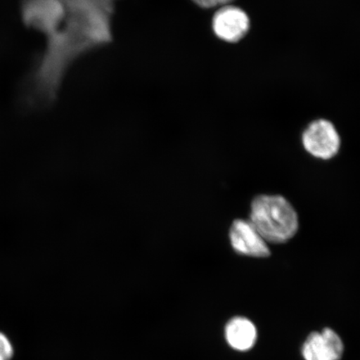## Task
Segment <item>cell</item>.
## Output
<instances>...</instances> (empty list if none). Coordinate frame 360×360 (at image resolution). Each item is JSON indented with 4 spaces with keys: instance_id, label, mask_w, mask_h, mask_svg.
Wrapping results in <instances>:
<instances>
[{
    "instance_id": "6da1fadb",
    "label": "cell",
    "mask_w": 360,
    "mask_h": 360,
    "mask_svg": "<svg viewBox=\"0 0 360 360\" xmlns=\"http://www.w3.org/2000/svg\"><path fill=\"white\" fill-rule=\"evenodd\" d=\"M117 1L65 0L64 15L45 36L46 46L31 75V102L55 101L71 65L112 41V21Z\"/></svg>"
},
{
    "instance_id": "7a4b0ae2",
    "label": "cell",
    "mask_w": 360,
    "mask_h": 360,
    "mask_svg": "<svg viewBox=\"0 0 360 360\" xmlns=\"http://www.w3.org/2000/svg\"><path fill=\"white\" fill-rule=\"evenodd\" d=\"M250 221L267 242L282 244L295 236L298 215L285 198L259 195L252 202Z\"/></svg>"
},
{
    "instance_id": "3957f363",
    "label": "cell",
    "mask_w": 360,
    "mask_h": 360,
    "mask_svg": "<svg viewBox=\"0 0 360 360\" xmlns=\"http://www.w3.org/2000/svg\"><path fill=\"white\" fill-rule=\"evenodd\" d=\"M65 12V0H22L24 24L47 36Z\"/></svg>"
},
{
    "instance_id": "277c9868",
    "label": "cell",
    "mask_w": 360,
    "mask_h": 360,
    "mask_svg": "<svg viewBox=\"0 0 360 360\" xmlns=\"http://www.w3.org/2000/svg\"><path fill=\"white\" fill-rule=\"evenodd\" d=\"M302 142L310 155L322 160H330L335 156L341 143L335 125L326 120L313 121L304 130Z\"/></svg>"
},
{
    "instance_id": "5b68a950",
    "label": "cell",
    "mask_w": 360,
    "mask_h": 360,
    "mask_svg": "<svg viewBox=\"0 0 360 360\" xmlns=\"http://www.w3.org/2000/svg\"><path fill=\"white\" fill-rule=\"evenodd\" d=\"M345 350L339 333L326 327L309 333L301 345L300 353L304 360H341Z\"/></svg>"
},
{
    "instance_id": "8992f818",
    "label": "cell",
    "mask_w": 360,
    "mask_h": 360,
    "mask_svg": "<svg viewBox=\"0 0 360 360\" xmlns=\"http://www.w3.org/2000/svg\"><path fill=\"white\" fill-rule=\"evenodd\" d=\"M212 28L219 39L227 43H237L249 32L250 20L242 8L227 4L214 13Z\"/></svg>"
},
{
    "instance_id": "52a82bcc",
    "label": "cell",
    "mask_w": 360,
    "mask_h": 360,
    "mask_svg": "<svg viewBox=\"0 0 360 360\" xmlns=\"http://www.w3.org/2000/svg\"><path fill=\"white\" fill-rule=\"evenodd\" d=\"M229 240L236 253L255 258H266L270 250L250 220L236 219L229 229Z\"/></svg>"
},
{
    "instance_id": "ba28073f",
    "label": "cell",
    "mask_w": 360,
    "mask_h": 360,
    "mask_svg": "<svg viewBox=\"0 0 360 360\" xmlns=\"http://www.w3.org/2000/svg\"><path fill=\"white\" fill-rule=\"evenodd\" d=\"M224 338L232 349L240 353L250 352L259 340V330L250 319L235 316L224 327Z\"/></svg>"
},
{
    "instance_id": "9c48e42d",
    "label": "cell",
    "mask_w": 360,
    "mask_h": 360,
    "mask_svg": "<svg viewBox=\"0 0 360 360\" xmlns=\"http://www.w3.org/2000/svg\"><path fill=\"white\" fill-rule=\"evenodd\" d=\"M13 355V345L8 337L0 332V360H11Z\"/></svg>"
},
{
    "instance_id": "30bf717a",
    "label": "cell",
    "mask_w": 360,
    "mask_h": 360,
    "mask_svg": "<svg viewBox=\"0 0 360 360\" xmlns=\"http://www.w3.org/2000/svg\"><path fill=\"white\" fill-rule=\"evenodd\" d=\"M196 6L202 8H212L219 6H227L233 0H192Z\"/></svg>"
}]
</instances>
